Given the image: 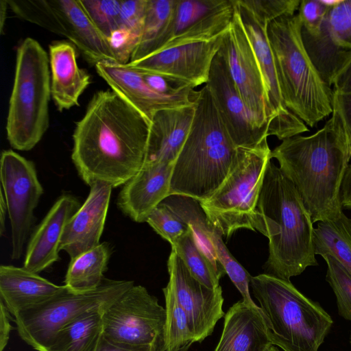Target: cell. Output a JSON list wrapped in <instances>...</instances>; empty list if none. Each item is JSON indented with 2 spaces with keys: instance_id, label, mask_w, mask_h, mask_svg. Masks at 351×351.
<instances>
[{
  "instance_id": "6da1fadb",
  "label": "cell",
  "mask_w": 351,
  "mask_h": 351,
  "mask_svg": "<svg viewBox=\"0 0 351 351\" xmlns=\"http://www.w3.org/2000/svg\"><path fill=\"white\" fill-rule=\"evenodd\" d=\"M150 122L112 90L96 92L73 134L71 159L89 186L124 185L141 169Z\"/></svg>"
},
{
  "instance_id": "7a4b0ae2",
  "label": "cell",
  "mask_w": 351,
  "mask_h": 351,
  "mask_svg": "<svg viewBox=\"0 0 351 351\" xmlns=\"http://www.w3.org/2000/svg\"><path fill=\"white\" fill-rule=\"evenodd\" d=\"M271 158L296 188L313 223L340 217L341 187L351 154L335 115L311 135L282 141Z\"/></svg>"
},
{
  "instance_id": "3957f363",
  "label": "cell",
  "mask_w": 351,
  "mask_h": 351,
  "mask_svg": "<svg viewBox=\"0 0 351 351\" xmlns=\"http://www.w3.org/2000/svg\"><path fill=\"white\" fill-rule=\"evenodd\" d=\"M256 208L258 232L269 239L266 274L290 280L318 265L311 217L293 184L271 160Z\"/></svg>"
},
{
  "instance_id": "277c9868",
  "label": "cell",
  "mask_w": 351,
  "mask_h": 351,
  "mask_svg": "<svg viewBox=\"0 0 351 351\" xmlns=\"http://www.w3.org/2000/svg\"><path fill=\"white\" fill-rule=\"evenodd\" d=\"M195 106L191 130L173 165L169 195H186L202 202L210 197L227 178L237 147L206 84L197 90Z\"/></svg>"
},
{
  "instance_id": "5b68a950",
  "label": "cell",
  "mask_w": 351,
  "mask_h": 351,
  "mask_svg": "<svg viewBox=\"0 0 351 351\" xmlns=\"http://www.w3.org/2000/svg\"><path fill=\"white\" fill-rule=\"evenodd\" d=\"M267 36L286 107L307 127H315L332 114L333 90L306 49L298 14L271 21Z\"/></svg>"
},
{
  "instance_id": "8992f818",
  "label": "cell",
  "mask_w": 351,
  "mask_h": 351,
  "mask_svg": "<svg viewBox=\"0 0 351 351\" xmlns=\"http://www.w3.org/2000/svg\"><path fill=\"white\" fill-rule=\"evenodd\" d=\"M250 286L258 301L272 345L284 351H318L333 323L331 317L290 280L263 274Z\"/></svg>"
},
{
  "instance_id": "52a82bcc",
  "label": "cell",
  "mask_w": 351,
  "mask_h": 351,
  "mask_svg": "<svg viewBox=\"0 0 351 351\" xmlns=\"http://www.w3.org/2000/svg\"><path fill=\"white\" fill-rule=\"evenodd\" d=\"M51 97L49 57L36 40L25 38L16 50L5 127L12 148L29 151L40 141L49 125Z\"/></svg>"
},
{
  "instance_id": "ba28073f",
  "label": "cell",
  "mask_w": 351,
  "mask_h": 351,
  "mask_svg": "<svg viewBox=\"0 0 351 351\" xmlns=\"http://www.w3.org/2000/svg\"><path fill=\"white\" fill-rule=\"evenodd\" d=\"M267 138L252 147H238L232 169L219 189L199 202L211 224L226 237L239 229L259 230L257 203L268 162Z\"/></svg>"
},
{
  "instance_id": "9c48e42d",
  "label": "cell",
  "mask_w": 351,
  "mask_h": 351,
  "mask_svg": "<svg viewBox=\"0 0 351 351\" xmlns=\"http://www.w3.org/2000/svg\"><path fill=\"white\" fill-rule=\"evenodd\" d=\"M134 285L133 281L104 278L95 289L75 293L67 288L44 303L14 317L19 337L37 351H47L63 327L92 312L104 313Z\"/></svg>"
},
{
  "instance_id": "30bf717a",
  "label": "cell",
  "mask_w": 351,
  "mask_h": 351,
  "mask_svg": "<svg viewBox=\"0 0 351 351\" xmlns=\"http://www.w3.org/2000/svg\"><path fill=\"white\" fill-rule=\"evenodd\" d=\"M166 310L141 285H133L102 313V335L119 345L166 351Z\"/></svg>"
},
{
  "instance_id": "8fae6325",
  "label": "cell",
  "mask_w": 351,
  "mask_h": 351,
  "mask_svg": "<svg viewBox=\"0 0 351 351\" xmlns=\"http://www.w3.org/2000/svg\"><path fill=\"white\" fill-rule=\"evenodd\" d=\"M224 34L207 38L182 32L155 53L125 65L138 72L163 75L195 88L207 83L212 62Z\"/></svg>"
},
{
  "instance_id": "7c38bea8",
  "label": "cell",
  "mask_w": 351,
  "mask_h": 351,
  "mask_svg": "<svg viewBox=\"0 0 351 351\" xmlns=\"http://www.w3.org/2000/svg\"><path fill=\"white\" fill-rule=\"evenodd\" d=\"M0 178L11 228L10 256L18 260L23 253L43 188L34 162L11 149L1 153Z\"/></svg>"
},
{
  "instance_id": "4fadbf2b",
  "label": "cell",
  "mask_w": 351,
  "mask_h": 351,
  "mask_svg": "<svg viewBox=\"0 0 351 351\" xmlns=\"http://www.w3.org/2000/svg\"><path fill=\"white\" fill-rule=\"evenodd\" d=\"M234 14L219 53L223 58L234 85L259 127L271 136L274 118L269 108L263 75L243 28L234 1Z\"/></svg>"
},
{
  "instance_id": "5bb4252c",
  "label": "cell",
  "mask_w": 351,
  "mask_h": 351,
  "mask_svg": "<svg viewBox=\"0 0 351 351\" xmlns=\"http://www.w3.org/2000/svg\"><path fill=\"white\" fill-rule=\"evenodd\" d=\"M167 267V285L188 317L195 342H202L213 333L217 322L225 315L221 287L210 289L199 282L173 250Z\"/></svg>"
},
{
  "instance_id": "9a60e30c",
  "label": "cell",
  "mask_w": 351,
  "mask_h": 351,
  "mask_svg": "<svg viewBox=\"0 0 351 351\" xmlns=\"http://www.w3.org/2000/svg\"><path fill=\"white\" fill-rule=\"evenodd\" d=\"M234 3L263 75L267 102L274 118L271 136L283 141L308 132L307 125L289 111L284 103L274 58L267 36L268 25L258 22L237 0H234Z\"/></svg>"
},
{
  "instance_id": "2e32d148",
  "label": "cell",
  "mask_w": 351,
  "mask_h": 351,
  "mask_svg": "<svg viewBox=\"0 0 351 351\" xmlns=\"http://www.w3.org/2000/svg\"><path fill=\"white\" fill-rule=\"evenodd\" d=\"M206 84L237 147L256 145L269 136L267 130L259 127L245 104L219 51L212 62Z\"/></svg>"
},
{
  "instance_id": "e0dca14e",
  "label": "cell",
  "mask_w": 351,
  "mask_h": 351,
  "mask_svg": "<svg viewBox=\"0 0 351 351\" xmlns=\"http://www.w3.org/2000/svg\"><path fill=\"white\" fill-rule=\"evenodd\" d=\"M95 67L111 90L141 113L150 123L156 112L192 104L197 95L194 89L175 95L159 93L145 82L140 73L125 64L100 62Z\"/></svg>"
},
{
  "instance_id": "ac0fdd59",
  "label": "cell",
  "mask_w": 351,
  "mask_h": 351,
  "mask_svg": "<svg viewBox=\"0 0 351 351\" xmlns=\"http://www.w3.org/2000/svg\"><path fill=\"white\" fill-rule=\"evenodd\" d=\"M84 203L67 223L60 250L72 259L100 244L109 208L112 187L103 182L90 186Z\"/></svg>"
},
{
  "instance_id": "d6986e66",
  "label": "cell",
  "mask_w": 351,
  "mask_h": 351,
  "mask_svg": "<svg viewBox=\"0 0 351 351\" xmlns=\"http://www.w3.org/2000/svg\"><path fill=\"white\" fill-rule=\"evenodd\" d=\"M80 206L71 194H63L56 199L29 238L25 269L38 274L60 259V245L65 227Z\"/></svg>"
},
{
  "instance_id": "ffe728a7",
  "label": "cell",
  "mask_w": 351,
  "mask_h": 351,
  "mask_svg": "<svg viewBox=\"0 0 351 351\" xmlns=\"http://www.w3.org/2000/svg\"><path fill=\"white\" fill-rule=\"evenodd\" d=\"M173 165H143L118 195L117 205L121 211L135 222H146L152 211L169 195Z\"/></svg>"
},
{
  "instance_id": "44dd1931",
  "label": "cell",
  "mask_w": 351,
  "mask_h": 351,
  "mask_svg": "<svg viewBox=\"0 0 351 351\" xmlns=\"http://www.w3.org/2000/svg\"><path fill=\"white\" fill-rule=\"evenodd\" d=\"M195 108V101L155 114L150 123L143 165L175 163L191 130Z\"/></svg>"
},
{
  "instance_id": "7402d4cb",
  "label": "cell",
  "mask_w": 351,
  "mask_h": 351,
  "mask_svg": "<svg viewBox=\"0 0 351 351\" xmlns=\"http://www.w3.org/2000/svg\"><path fill=\"white\" fill-rule=\"evenodd\" d=\"M52 99L60 112L79 106L81 95L91 83V76L79 67L75 47L66 41L49 46Z\"/></svg>"
},
{
  "instance_id": "603a6c76",
  "label": "cell",
  "mask_w": 351,
  "mask_h": 351,
  "mask_svg": "<svg viewBox=\"0 0 351 351\" xmlns=\"http://www.w3.org/2000/svg\"><path fill=\"white\" fill-rule=\"evenodd\" d=\"M66 289L64 285H55L23 267H0V300L13 317L45 302Z\"/></svg>"
},
{
  "instance_id": "cb8c5ba5",
  "label": "cell",
  "mask_w": 351,
  "mask_h": 351,
  "mask_svg": "<svg viewBox=\"0 0 351 351\" xmlns=\"http://www.w3.org/2000/svg\"><path fill=\"white\" fill-rule=\"evenodd\" d=\"M271 345L261 308L241 300L225 314L223 331L214 351H265Z\"/></svg>"
},
{
  "instance_id": "d4e9b609",
  "label": "cell",
  "mask_w": 351,
  "mask_h": 351,
  "mask_svg": "<svg viewBox=\"0 0 351 351\" xmlns=\"http://www.w3.org/2000/svg\"><path fill=\"white\" fill-rule=\"evenodd\" d=\"M66 38L94 66L100 62H117L106 38L93 25L77 0H49Z\"/></svg>"
},
{
  "instance_id": "484cf974",
  "label": "cell",
  "mask_w": 351,
  "mask_h": 351,
  "mask_svg": "<svg viewBox=\"0 0 351 351\" xmlns=\"http://www.w3.org/2000/svg\"><path fill=\"white\" fill-rule=\"evenodd\" d=\"M162 202L173 211L191 230L199 249L209 259L219 276L226 273L219 263L210 238L213 225L199 201L182 195H170Z\"/></svg>"
},
{
  "instance_id": "4316f807",
  "label": "cell",
  "mask_w": 351,
  "mask_h": 351,
  "mask_svg": "<svg viewBox=\"0 0 351 351\" xmlns=\"http://www.w3.org/2000/svg\"><path fill=\"white\" fill-rule=\"evenodd\" d=\"M109 243H101L92 250L71 259L64 285L75 293H84L97 289L105 278L104 274L111 256Z\"/></svg>"
},
{
  "instance_id": "83f0119b",
  "label": "cell",
  "mask_w": 351,
  "mask_h": 351,
  "mask_svg": "<svg viewBox=\"0 0 351 351\" xmlns=\"http://www.w3.org/2000/svg\"><path fill=\"white\" fill-rule=\"evenodd\" d=\"M176 2L177 0H147L143 31L130 62L143 59L165 45Z\"/></svg>"
},
{
  "instance_id": "f1b7e54d",
  "label": "cell",
  "mask_w": 351,
  "mask_h": 351,
  "mask_svg": "<svg viewBox=\"0 0 351 351\" xmlns=\"http://www.w3.org/2000/svg\"><path fill=\"white\" fill-rule=\"evenodd\" d=\"M315 255H330L351 275V219L343 213L334 221H319L313 230Z\"/></svg>"
},
{
  "instance_id": "f546056e",
  "label": "cell",
  "mask_w": 351,
  "mask_h": 351,
  "mask_svg": "<svg viewBox=\"0 0 351 351\" xmlns=\"http://www.w3.org/2000/svg\"><path fill=\"white\" fill-rule=\"evenodd\" d=\"M101 335L102 313H88L60 330L47 351H95Z\"/></svg>"
},
{
  "instance_id": "4dcf8cb0",
  "label": "cell",
  "mask_w": 351,
  "mask_h": 351,
  "mask_svg": "<svg viewBox=\"0 0 351 351\" xmlns=\"http://www.w3.org/2000/svg\"><path fill=\"white\" fill-rule=\"evenodd\" d=\"M171 245V250L182 260L196 280L210 289L219 286L221 277L209 259L197 247L191 228Z\"/></svg>"
},
{
  "instance_id": "1f68e13d",
  "label": "cell",
  "mask_w": 351,
  "mask_h": 351,
  "mask_svg": "<svg viewBox=\"0 0 351 351\" xmlns=\"http://www.w3.org/2000/svg\"><path fill=\"white\" fill-rule=\"evenodd\" d=\"M166 310V351H176L195 342L188 317L170 287L162 289Z\"/></svg>"
},
{
  "instance_id": "d6a6232c",
  "label": "cell",
  "mask_w": 351,
  "mask_h": 351,
  "mask_svg": "<svg viewBox=\"0 0 351 351\" xmlns=\"http://www.w3.org/2000/svg\"><path fill=\"white\" fill-rule=\"evenodd\" d=\"M7 2L17 17L66 37L65 30L49 0H7Z\"/></svg>"
},
{
  "instance_id": "836d02e7",
  "label": "cell",
  "mask_w": 351,
  "mask_h": 351,
  "mask_svg": "<svg viewBox=\"0 0 351 351\" xmlns=\"http://www.w3.org/2000/svg\"><path fill=\"white\" fill-rule=\"evenodd\" d=\"M228 0H177L165 45L201 19L220 8Z\"/></svg>"
},
{
  "instance_id": "e575fe53",
  "label": "cell",
  "mask_w": 351,
  "mask_h": 351,
  "mask_svg": "<svg viewBox=\"0 0 351 351\" xmlns=\"http://www.w3.org/2000/svg\"><path fill=\"white\" fill-rule=\"evenodd\" d=\"M221 236V234L213 226L210 238L219 263L239 291L243 302L253 308H259L260 307L255 304L250 294L249 286L252 276L230 252Z\"/></svg>"
},
{
  "instance_id": "d590c367",
  "label": "cell",
  "mask_w": 351,
  "mask_h": 351,
  "mask_svg": "<svg viewBox=\"0 0 351 351\" xmlns=\"http://www.w3.org/2000/svg\"><path fill=\"white\" fill-rule=\"evenodd\" d=\"M322 27L335 46L351 51V0L330 6Z\"/></svg>"
},
{
  "instance_id": "8d00e7d4",
  "label": "cell",
  "mask_w": 351,
  "mask_h": 351,
  "mask_svg": "<svg viewBox=\"0 0 351 351\" xmlns=\"http://www.w3.org/2000/svg\"><path fill=\"white\" fill-rule=\"evenodd\" d=\"M93 25L107 39L120 27L121 0H77Z\"/></svg>"
},
{
  "instance_id": "74e56055",
  "label": "cell",
  "mask_w": 351,
  "mask_h": 351,
  "mask_svg": "<svg viewBox=\"0 0 351 351\" xmlns=\"http://www.w3.org/2000/svg\"><path fill=\"white\" fill-rule=\"evenodd\" d=\"M327 264L326 279L337 298L339 314L351 322V275L330 255L323 256Z\"/></svg>"
},
{
  "instance_id": "f35d334b",
  "label": "cell",
  "mask_w": 351,
  "mask_h": 351,
  "mask_svg": "<svg viewBox=\"0 0 351 351\" xmlns=\"http://www.w3.org/2000/svg\"><path fill=\"white\" fill-rule=\"evenodd\" d=\"M263 25L285 16H292L298 10L300 0H237Z\"/></svg>"
},
{
  "instance_id": "ab89813d",
  "label": "cell",
  "mask_w": 351,
  "mask_h": 351,
  "mask_svg": "<svg viewBox=\"0 0 351 351\" xmlns=\"http://www.w3.org/2000/svg\"><path fill=\"white\" fill-rule=\"evenodd\" d=\"M146 222L171 245L190 228L163 202L152 211Z\"/></svg>"
},
{
  "instance_id": "60d3db41",
  "label": "cell",
  "mask_w": 351,
  "mask_h": 351,
  "mask_svg": "<svg viewBox=\"0 0 351 351\" xmlns=\"http://www.w3.org/2000/svg\"><path fill=\"white\" fill-rule=\"evenodd\" d=\"M330 7L324 0L300 1L298 15L302 24V32L311 36L317 35Z\"/></svg>"
},
{
  "instance_id": "b9f144b4",
  "label": "cell",
  "mask_w": 351,
  "mask_h": 351,
  "mask_svg": "<svg viewBox=\"0 0 351 351\" xmlns=\"http://www.w3.org/2000/svg\"><path fill=\"white\" fill-rule=\"evenodd\" d=\"M141 36L128 29L120 27L106 39L117 63L128 64Z\"/></svg>"
},
{
  "instance_id": "7bdbcfd3",
  "label": "cell",
  "mask_w": 351,
  "mask_h": 351,
  "mask_svg": "<svg viewBox=\"0 0 351 351\" xmlns=\"http://www.w3.org/2000/svg\"><path fill=\"white\" fill-rule=\"evenodd\" d=\"M147 2V0H121L120 27L141 36Z\"/></svg>"
},
{
  "instance_id": "ee69618b",
  "label": "cell",
  "mask_w": 351,
  "mask_h": 351,
  "mask_svg": "<svg viewBox=\"0 0 351 351\" xmlns=\"http://www.w3.org/2000/svg\"><path fill=\"white\" fill-rule=\"evenodd\" d=\"M347 141L351 154V93H332V112Z\"/></svg>"
},
{
  "instance_id": "f6af8a7d",
  "label": "cell",
  "mask_w": 351,
  "mask_h": 351,
  "mask_svg": "<svg viewBox=\"0 0 351 351\" xmlns=\"http://www.w3.org/2000/svg\"><path fill=\"white\" fill-rule=\"evenodd\" d=\"M332 86L333 90L351 93V59L335 76Z\"/></svg>"
},
{
  "instance_id": "bcb514c9",
  "label": "cell",
  "mask_w": 351,
  "mask_h": 351,
  "mask_svg": "<svg viewBox=\"0 0 351 351\" xmlns=\"http://www.w3.org/2000/svg\"><path fill=\"white\" fill-rule=\"evenodd\" d=\"M10 312L0 300V351H4L10 337L12 326Z\"/></svg>"
},
{
  "instance_id": "7dc6e473",
  "label": "cell",
  "mask_w": 351,
  "mask_h": 351,
  "mask_svg": "<svg viewBox=\"0 0 351 351\" xmlns=\"http://www.w3.org/2000/svg\"><path fill=\"white\" fill-rule=\"evenodd\" d=\"M340 195L342 207L351 209V164H349L346 169Z\"/></svg>"
},
{
  "instance_id": "c3c4849f",
  "label": "cell",
  "mask_w": 351,
  "mask_h": 351,
  "mask_svg": "<svg viewBox=\"0 0 351 351\" xmlns=\"http://www.w3.org/2000/svg\"><path fill=\"white\" fill-rule=\"evenodd\" d=\"M95 351H154L151 349H140L114 343L101 335Z\"/></svg>"
},
{
  "instance_id": "681fc988",
  "label": "cell",
  "mask_w": 351,
  "mask_h": 351,
  "mask_svg": "<svg viewBox=\"0 0 351 351\" xmlns=\"http://www.w3.org/2000/svg\"><path fill=\"white\" fill-rule=\"evenodd\" d=\"M8 208L3 191L1 190L0 199V234L2 236L5 230V214Z\"/></svg>"
},
{
  "instance_id": "f907efd6",
  "label": "cell",
  "mask_w": 351,
  "mask_h": 351,
  "mask_svg": "<svg viewBox=\"0 0 351 351\" xmlns=\"http://www.w3.org/2000/svg\"><path fill=\"white\" fill-rule=\"evenodd\" d=\"M8 4L7 0H1L0 1V32L3 34V29L5 23L7 9Z\"/></svg>"
},
{
  "instance_id": "816d5d0a",
  "label": "cell",
  "mask_w": 351,
  "mask_h": 351,
  "mask_svg": "<svg viewBox=\"0 0 351 351\" xmlns=\"http://www.w3.org/2000/svg\"><path fill=\"white\" fill-rule=\"evenodd\" d=\"M265 351H280L274 345L269 346Z\"/></svg>"
},
{
  "instance_id": "f5cc1de1",
  "label": "cell",
  "mask_w": 351,
  "mask_h": 351,
  "mask_svg": "<svg viewBox=\"0 0 351 351\" xmlns=\"http://www.w3.org/2000/svg\"><path fill=\"white\" fill-rule=\"evenodd\" d=\"M191 344L187 345L176 351H188Z\"/></svg>"
},
{
  "instance_id": "db71d44e",
  "label": "cell",
  "mask_w": 351,
  "mask_h": 351,
  "mask_svg": "<svg viewBox=\"0 0 351 351\" xmlns=\"http://www.w3.org/2000/svg\"><path fill=\"white\" fill-rule=\"evenodd\" d=\"M350 343H351V337H350Z\"/></svg>"
}]
</instances>
